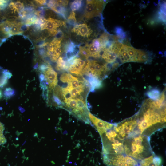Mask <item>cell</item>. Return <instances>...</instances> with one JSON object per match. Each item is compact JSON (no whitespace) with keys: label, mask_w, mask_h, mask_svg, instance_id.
I'll return each mask as SVG.
<instances>
[{"label":"cell","mask_w":166,"mask_h":166,"mask_svg":"<svg viewBox=\"0 0 166 166\" xmlns=\"http://www.w3.org/2000/svg\"><path fill=\"white\" fill-rule=\"evenodd\" d=\"M83 5L82 0H75L70 4V8L72 11H76L80 9Z\"/></svg>","instance_id":"obj_13"},{"label":"cell","mask_w":166,"mask_h":166,"mask_svg":"<svg viewBox=\"0 0 166 166\" xmlns=\"http://www.w3.org/2000/svg\"><path fill=\"white\" fill-rule=\"evenodd\" d=\"M123 45L130 57L131 62H143L147 61L148 55L144 51L126 45Z\"/></svg>","instance_id":"obj_4"},{"label":"cell","mask_w":166,"mask_h":166,"mask_svg":"<svg viewBox=\"0 0 166 166\" xmlns=\"http://www.w3.org/2000/svg\"><path fill=\"white\" fill-rule=\"evenodd\" d=\"M43 74L48 84L49 91L51 92L54 89L58 82L57 73L50 65Z\"/></svg>","instance_id":"obj_6"},{"label":"cell","mask_w":166,"mask_h":166,"mask_svg":"<svg viewBox=\"0 0 166 166\" xmlns=\"http://www.w3.org/2000/svg\"><path fill=\"white\" fill-rule=\"evenodd\" d=\"M62 91L64 98V101L68 100L72 98L71 94L68 88H63L62 89Z\"/></svg>","instance_id":"obj_20"},{"label":"cell","mask_w":166,"mask_h":166,"mask_svg":"<svg viewBox=\"0 0 166 166\" xmlns=\"http://www.w3.org/2000/svg\"><path fill=\"white\" fill-rule=\"evenodd\" d=\"M7 0H0V10L6 8L9 3Z\"/></svg>","instance_id":"obj_22"},{"label":"cell","mask_w":166,"mask_h":166,"mask_svg":"<svg viewBox=\"0 0 166 166\" xmlns=\"http://www.w3.org/2000/svg\"><path fill=\"white\" fill-rule=\"evenodd\" d=\"M68 23L70 25L75 26L77 24L75 13L72 11L67 18Z\"/></svg>","instance_id":"obj_15"},{"label":"cell","mask_w":166,"mask_h":166,"mask_svg":"<svg viewBox=\"0 0 166 166\" xmlns=\"http://www.w3.org/2000/svg\"><path fill=\"white\" fill-rule=\"evenodd\" d=\"M105 3L102 0H86L84 17L87 19L101 15Z\"/></svg>","instance_id":"obj_2"},{"label":"cell","mask_w":166,"mask_h":166,"mask_svg":"<svg viewBox=\"0 0 166 166\" xmlns=\"http://www.w3.org/2000/svg\"><path fill=\"white\" fill-rule=\"evenodd\" d=\"M76 59L78 63L83 68L85 64V62L80 58H76Z\"/></svg>","instance_id":"obj_25"},{"label":"cell","mask_w":166,"mask_h":166,"mask_svg":"<svg viewBox=\"0 0 166 166\" xmlns=\"http://www.w3.org/2000/svg\"><path fill=\"white\" fill-rule=\"evenodd\" d=\"M71 75L69 73H63L60 76V80L62 82L67 83L68 84L70 81Z\"/></svg>","instance_id":"obj_16"},{"label":"cell","mask_w":166,"mask_h":166,"mask_svg":"<svg viewBox=\"0 0 166 166\" xmlns=\"http://www.w3.org/2000/svg\"><path fill=\"white\" fill-rule=\"evenodd\" d=\"M29 27V26L26 25L25 24H22L20 27V30L23 32H26L28 30Z\"/></svg>","instance_id":"obj_24"},{"label":"cell","mask_w":166,"mask_h":166,"mask_svg":"<svg viewBox=\"0 0 166 166\" xmlns=\"http://www.w3.org/2000/svg\"><path fill=\"white\" fill-rule=\"evenodd\" d=\"M15 2H11L9 4V7L10 9L12 10H14V5Z\"/></svg>","instance_id":"obj_27"},{"label":"cell","mask_w":166,"mask_h":166,"mask_svg":"<svg viewBox=\"0 0 166 166\" xmlns=\"http://www.w3.org/2000/svg\"><path fill=\"white\" fill-rule=\"evenodd\" d=\"M16 94L14 89L11 87L6 88L4 90L3 94L4 97L6 99H9L14 97Z\"/></svg>","instance_id":"obj_11"},{"label":"cell","mask_w":166,"mask_h":166,"mask_svg":"<svg viewBox=\"0 0 166 166\" xmlns=\"http://www.w3.org/2000/svg\"><path fill=\"white\" fill-rule=\"evenodd\" d=\"M69 65L67 61H65L63 58L60 56L57 59L56 69L59 71L68 70Z\"/></svg>","instance_id":"obj_10"},{"label":"cell","mask_w":166,"mask_h":166,"mask_svg":"<svg viewBox=\"0 0 166 166\" xmlns=\"http://www.w3.org/2000/svg\"><path fill=\"white\" fill-rule=\"evenodd\" d=\"M2 92L1 90L0 89V99L2 97Z\"/></svg>","instance_id":"obj_28"},{"label":"cell","mask_w":166,"mask_h":166,"mask_svg":"<svg viewBox=\"0 0 166 166\" xmlns=\"http://www.w3.org/2000/svg\"><path fill=\"white\" fill-rule=\"evenodd\" d=\"M79 46L71 41L65 45V57L67 61L76 58L79 52Z\"/></svg>","instance_id":"obj_7"},{"label":"cell","mask_w":166,"mask_h":166,"mask_svg":"<svg viewBox=\"0 0 166 166\" xmlns=\"http://www.w3.org/2000/svg\"><path fill=\"white\" fill-rule=\"evenodd\" d=\"M71 31L77 35L88 38L92 34L93 31L86 23L77 24L71 30Z\"/></svg>","instance_id":"obj_8"},{"label":"cell","mask_w":166,"mask_h":166,"mask_svg":"<svg viewBox=\"0 0 166 166\" xmlns=\"http://www.w3.org/2000/svg\"><path fill=\"white\" fill-rule=\"evenodd\" d=\"M39 6L45 5L46 4V0H35Z\"/></svg>","instance_id":"obj_26"},{"label":"cell","mask_w":166,"mask_h":166,"mask_svg":"<svg viewBox=\"0 0 166 166\" xmlns=\"http://www.w3.org/2000/svg\"><path fill=\"white\" fill-rule=\"evenodd\" d=\"M53 89V95L57 97L61 101L62 99L64 100L62 89L60 86H56Z\"/></svg>","instance_id":"obj_14"},{"label":"cell","mask_w":166,"mask_h":166,"mask_svg":"<svg viewBox=\"0 0 166 166\" xmlns=\"http://www.w3.org/2000/svg\"><path fill=\"white\" fill-rule=\"evenodd\" d=\"M10 78L3 73L0 78V88H2L7 84L9 79Z\"/></svg>","instance_id":"obj_17"},{"label":"cell","mask_w":166,"mask_h":166,"mask_svg":"<svg viewBox=\"0 0 166 166\" xmlns=\"http://www.w3.org/2000/svg\"><path fill=\"white\" fill-rule=\"evenodd\" d=\"M4 130V126L0 122V145L4 144L6 142V139L3 134Z\"/></svg>","instance_id":"obj_18"},{"label":"cell","mask_w":166,"mask_h":166,"mask_svg":"<svg viewBox=\"0 0 166 166\" xmlns=\"http://www.w3.org/2000/svg\"><path fill=\"white\" fill-rule=\"evenodd\" d=\"M154 155L153 154L141 160L139 166H163L162 165H159L154 162L153 160Z\"/></svg>","instance_id":"obj_9"},{"label":"cell","mask_w":166,"mask_h":166,"mask_svg":"<svg viewBox=\"0 0 166 166\" xmlns=\"http://www.w3.org/2000/svg\"><path fill=\"white\" fill-rule=\"evenodd\" d=\"M24 6V4L20 1H18L15 3L14 5V11H17L19 13V10L23 8Z\"/></svg>","instance_id":"obj_21"},{"label":"cell","mask_w":166,"mask_h":166,"mask_svg":"<svg viewBox=\"0 0 166 166\" xmlns=\"http://www.w3.org/2000/svg\"><path fill=\"white\" fill-rule=\"evenodd\" d=\"M65 26V23L63 21L49 17L45 23V29H46L50 35L54 36L57 33L59 27Z\"/></svg>","instance_id":"obj_5"},{"label":"cell","mask_w":166,"mask_h":166,"mask_svg":"<svg viewBox=\"0 0 166 166\" xmlns=\"http://www.w3.org/2000/svg\"><path fill=\"white\" fill-rule=\"evenodd\" d=\"M102 52L98 39H93L91 43H87L79 46V53L86 59L89 57H100Z\"/></svg>","instance_id":"obj_1"},{"label":"cell","mask_w":166,"mask_h":166,"mask_svg":"<svg viewBox=\"0 0 166 166\" xmlns=\"http://www.w3.org/2000/svg\"><path fill=\"white\" fill-rule=\"evenodd\" d=\"M160 92L159 90L154 89L148 91L147 93V95L150 98L156 100L160 96Z\"/></svg>","instance_id":"obj_12"},{"label":"cell","mask_w":166,"mask_h":166,"mask_svg":"<svg viewBox=\"0 0 166 166\" xmlns=\"http://www.w3.org/2000/svg\"><path fill=\"white\" fill-rule=\"evenodd\" d=\"M123 45L118 40L116 41L110 48L103 51L102 58L107 63H113L117 57L118 53Z\"/></svg>","instance_id":"obj_3"},{"label":"cell","mask_w":166,"mask_h":166,"mask_svg":"<svg viewBox=\"0 0 166 166\" xmlns=\"http://www.w3.org/2000/svg\"><path fill=\"white\" fill-rule=\"evenodd\" d=\"M63 37V33L60 30H58L57 33L55 35V38L57 39L62 40Z\"/></svg>","instance_id":"obj_23"},{"label":"cell","mask_w":166,"mask_h":166,"mask_svg":"<svg viewBox=\"0 0 166 166\" xmlns=\"http://www.w3.org/2000/svg\"><path fill=\"white\" fill-rule=\"evenodd\" d=\"M67 88L70 92L72 98H75L78 95H80L81 93L77 89L73 88L69 86H68Z\"/></svg>","instance_id":"obj_19"}]
</instances>
